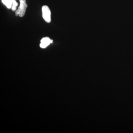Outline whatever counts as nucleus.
Instances as JSON below:
<instances>
[{"instance_id":"1","label":"nucleus","mask_w":133,"mask_h":133,"mask_svg":"<svg viewBox=\"0 0 133 133\" xmlns=\"http://www.w3.org/2000/svg\"><path fill=\"white\" fill-rule=\"evenodd\" d=\"M20 6L15 12L16 15H19L21 17H22L24 15L26 12V8L28 5L26 3V0H19Z\"/></svg>"},{"instance_id":"2","label":"nucleus","mask_w":133,"mask_h":133,"mask_svg":"<svg viewBox=\"0 0 133 133\" xmlns=\"http://www.w3.org/2000/svg\"><path fill=\"white\" fill-rule=\"evenodd\" d=\"M42 12L43 18L46 22H51V12L48 6L44 5L42 8Z\"/></svg>"},{"instance_id":"3","label":"nucleus","mask_w":133,"mask_h":133,"mask_svg":"<svg viewBox=\"0 0 133 133\" xmlns=\"http://www.w3.org/2000/svg\"><path fill=\"white\" fill-rule=\"evenodd\" d=\"M52 40H51L49 37H46L43 38L41 40L40 47L42 48H45L49 45L50 44L52 43Z\"/></svg>"},{"instance_id":"4","label":"nucleus","mask_w":133,"mask_h":133,"mask_svg":"<svg viewBox=\"0 0 133 133\" xmlns=\"http://www.w3.org/2000/svg\"><path fill=\"white\" fill-rule=\"evenodd\" d=\"M14 0H2V2L8 9L12 8Z\"/></svg>"},{"instance_id":"5","label":"nucleus","mask_w":133,"mask_h":133,"mask_svg":"<svg viewBox=\"0 0 133 133\" xmlns=\"http://www.w3.org/2000/svg\"><path fill=\"white\" fill-rule=\"evenodd\" d=\"M18 6V3L16 2V1L15 0H14V3H13V5L12 7V10L13 11H15L16 10L17 6Z\"/></svg>"}]
</instances>
